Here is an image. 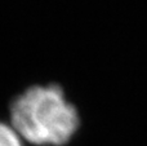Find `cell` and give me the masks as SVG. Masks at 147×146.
<instances>
[{
    "label": "cell",
    "instance_id": "cell-1",
    "mask_svg": "<svg viewBox=\"0 0 147 146\" xmlns=\"http://www.w3.org/2000/svg\"><path fill=\"white\" fill-rule=\"evenodd\" d=\"M9 124L32 146H66L81 127L79 107L57 82L34 83L8 102Z\"/></svg>",
    "mask_w": 147,
    "mask_h": 146
},
{
    "label": "cell",
    "instance_id": "cell-2",
    "mask_svg": "<svg viewBox=\"0 0 147 146\" xmlns=\"http://www.w3.org/2000/svg\"><path fill=\"white\" fill-rule=\"evenodd\" d=\"M25 144L9 123L0 120V146H25Z\"/></svg>",
    "mask_w": 147,
    "mask_h": 146
}]
</instances>
